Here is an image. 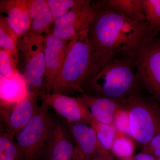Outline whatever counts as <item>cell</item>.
I'll return each instance as SVG.
<instances>
[{"instance_id":"obj_4","label":"cell","mask_w":160,"mask_h":160,"mask_svg":"<svg viewBox=\"0 0 160 160\" xmlns=\"http://www.w3.org/2000/svg\"><path fill=\"white\" fill-rule=\"evenodd\" d=\"M131 137L141 146L160 131V106L155 98L138 87L124 101Z\"/></svg>"},{"instance_id":"obj_31","label":"cell","mask_w":160,"mask_h":160,"mask_svg":"<svg viewBox=\"0 0 160 160\" xmlns=\"http://www.w3.org/2000/svg\"><path fill=\"white\" fill-rule=\"evenodd\" d=\"M156 100L157 101L159 105V106H160V96Z\"/></svg>"},{"instance_id":"obj_11","label":"cell","mask_w":160,"mask_h":160,"mask_svg":"<svg viewBox=\"0 0 160 160\" xmlns=\"http://www.w3.org/2000/svg\"><path fill=\"white\" fill-rule=\"evenodd\" d=\"M38 95L29 91L24 99L9 107H1V116L5 128L12 136L18 134L35 114L38 106Z\"/></svg>"},{"instance_id":"obj_29","label":"cell","mask_w":160,"mask_h":160,"mask_svg":"<svg viewBox=\"0 0 160 160\" xmlns=\"http://www.w3.org/2000/svg\"><path fill=\"white\" fill-rule=\"evenodd\" d=\"M73 160H86L78 147L76 148Z\"/></svg>"},{"instance_id":"obj_19","label":"cell","mask_w":160,"mask_h":160,"mask_svg":"<svg viewBox=\"0 0 160 160\" xmlns=\"http://www.w3.org/2000/svg\"><path fill=\"white\" fill-rule=\"evenodd\" d=\"M17 36L8 25L6 17L0 18V46L10 56L15 64L18 62Z\"/></svg>"},{"instance_id":"obj_24","label":"cell","mask_w":160,"mask_h":160,"mask_svg":"<svg viewBox=\"0 0 160 160\" xmlns=\"http://www.w3.org/2000/svg\"><path fill=\"white\" fill-rule=\"evenodd\" d=\"M146 21L160 29V0H143Z\"/></svg>"},{"instance_id":"obj_7","label":"cell","mask_w":160,"mask_h":160,"mask_svg":"<svg viewBox=\"0 0 160 160\" xmlns=\"http://www.w3.org/2000/svg\"><path fill=\"white\" fill-rule=\"evenodd\" d=\"M18 41V51L24 57V77L30 91L38 95L43 88L45 78L46 35H37L29 31Z\"/></svg>"},{"instance_id":"obj_28","label":"cell","mask_w":160,"mask_h":160,"mask_svg":"<svg viewBox=\"0 0 160 160\" xmlns=\"http://www.w3.org/2000/svg\"><path fill=\"white\" fill-rule=\"evenodd\" d=\"M136 160H157V158L148 153L141 152L134 157Z\"/></svg>"},{"instance_id":"obj_5","label":"cell","mask_w":160,"mask_h":160,"mask_svg":"<svg viewBox=\"0 0 160 160\" xmlns=\"http://www.w3.org/2000/svg\"><path fill=\"white\" fill-rule=\"evenodd\" d=\"M48 107L42 102L31 121L16 136L22 160H38L44 153L55 124Z\"/></svg>"},{"instance_id":"obj_1","label":"cell","mask_w":160,"mask_h":160,"mask_svg":"<svg viewBox=\"0 0 160 160\" xmlns=\"http://www.w3.org/2000/svg\"><path fill=\"white\" fill-rule=\"evenodd\" d=\"M93 17L88 38L91 49L90 68L122 57L135 58L141 47L160 29L146 21L128 19L108 6L107 1L92 2Z\"/></svg>"},{"instance_id":"obj_30","label":"cell","mask_w":160,"mask_h":160,"mask_svg":"<svg viewBox=\"0 0 160 160\" xmlns=\"http://www.w3.org/2000/svg\"><path fill=\"white\" fill-rule=\"evenodd\" d=\"M132 157L129 158H122V159H119V160H132Z\"/></svg>"},{"instance_id":"obj_3","label":"cell","mask_w":160,"mask_h":160,"mask_svg":"<svg viewBox=\"0 0 160 160\" xmlns=\"http://www.w3.org/2000/svg\"><path fill=\"white\" fill-rule=\"evenodd\" d=\"M91 62L88 34L76 37L69 41L51 93L69 96L78 92L83 94L82 86L89 73Z\"/></svg>"},{"instance_id":"obj_21","label":"cell","mask_w":160,"mask_h":160,"mask_svg":"<svg viewBox=\"0 0 160 160\" xmlns=\"http://www.w3.org/2000/svg\"><path fill=\"white\" fill-rule=\"evenodd\" d=\"M135 148L134 142L130 136L117 131L111 149L114 156L120 159L132 157Z\"/></svg>"},{"instance_id":"obj_6","label":"cell","mask_w":160,"mask_h":160,"mask_svg":"<svg viewBox=\"0 0 160 160\" xmlns=\"http://www.w3.org/2000/svg\"><path fill=\"white\" fill-rule=\"evenodd\" d=\"M138 87L156 99L160 96V38H151L135 58Z\"/></svg>"},{"instance_id":"obj_12","label":"cell","mask_w":160,"mask_h":160,"mask_svg":"<svg viewBox=\"0 0 160 160\" xmlns=\"http://www.w3.org/2000/svg\"><path fill=\"white\" fill-rule=\"evenodd\" d=\"M69 42L59 38L52 33L46 36L45 74L42 91L46 94L51 93L55 80L62 68Z\"/></svg>"},{"instance_id":"obj_27","label":"cell","mask_w":160,"mask_h":160,"mask_svg":"<svg viewBox=\"0 0 160 160\" xmlns=\"http://www.w3.org/2000/svg\"><path fill=\"white\" fill-rule=\"evenodd\" d=\"M142 152L151 155L156 158L160 157V131L143 146Z\"/></svg>"},{"instance_id":"obj_25","label":"cell","mask_w":160,"mask_h":160,"mask_svg":"<svg viewBox=\"0 0 160 160\" xmlns=\"http://www.w3.org/2000/svg\"><path fill=\"white\" fill-rule=\"evenodd\" d=\"M18 72L9 53L4 49L0 50V75L4 77L10 78Z\"/></svg>"},{"instance_id":"obj_8","label":"cell","mask_w":160,"mask_h":160,"mask_svg":"<svg viewBox=\"0 0 160 160\" xmlns=\"http://www.w3.org/2000/svg\"><path fill=\"white\" fill-rule=\"evenodd\" d=\"M92 17V1L82 0L62 17L54 21L51 33L67 41L78 36L88 34Z\"/></svg>"},{"instance_id":"obj_16","label":"cell","mask_w":160,"mask_h":160,"mask_svg":"<svg viewBox=\"0 0 160 160\" xmlns=\"http://www.w3.org/2000/svg\"><path fill=\"white\" fill-rule=\"evenodd\" d=\"M28 85L19 72L10 78L0 75L1 107H9L24 99L29 93Z\"/></svg>"},{"instance_id":"obj_15","label":"cell","mask_w":160,"mask_h":160,"mask_svg":"<svg viewBox=\"0 0 160 160\" xmlns=\"http://www.w3.org/2000/svg\"><path fill=\"white\" fill-rule=\"evenodd\" d=\"M77 98L88 108L95 120L103 124H113L117 112L124 107V102L108 98L86 93Z\"/></svg>"},{"instance_id":"obj_13","label":"cell","mask_w":160,"mask_h":160,"mask_svg":"<svg viewBox=\"0 0 160 160\" xmlns=\"http://www.w3.org/2000/svg\"><path fill=\"white\" fill-rule=\"evenodd\" d=\"M72 137L62 124H54L46 145L48 160H73L76 145Z\"/></svg>"},{"instance_id":"obj_18","label":"cell","mask_w":160,"mask_h":160,"mask_svg":"<svg viewBox=\"0 0 160 160\" xmlns=\"http://www.w3.org/2000/svg\"><path fill=\"white\" fill-rule=\"evenodd\" d=\"M107 2L110 8L128 19L146 21L143 0H108Z\"/></svg>"},{"instance_id":"obj_26","label":"cell","mask_w":160,"mask_h":160,"mask_svg":"<svg viewBox=\"0 0 160 160\" xmlns=\"http://www.w3.org/2000/svg\"><path fill=\"white\" fill-rule=\"evenodd\" d=\"M113 124L117 131L125 132L131 137L129 114L124 107L117 112Z\"/></svg>"},{"instance_id":"obj_32","label":"cell","mask_w":160,"mask_h":160,"mask_svg":"<svg viewBox=\"0 0 160 160\" xmlns=\"http://www.w3.org/2000/svg\"><path fill=\"white\" fill-rule=\"evenodd\" d=\"M157 160H160V157L157 158Z\"/></svg>"},{"instance_id":"obj_9","label":"cell","mask_w":160,"mask_h":160,"mask_svg":"<svg viewBox=\"0 0 160 160\" xmlns=\"http://www.w3.org/2000/svg\"><path fill=\"white\" fill-rule=\"evenodd\" d=\"M42 102L51 106L69 123H82L91 125L94 118L89 109L77 98L60 93L46 94L42 91L38 92Z\"/></svg>"},{"instance_id":"obj_10","label":"cell","mask_w":160,"mask_h":160,"mask_svg":"<svg viewBox=\"0 0 160 160\" xmlns=\"http://www.w3.org/2000/svg\"><path fill=\"white\" fill-rule=\"evenodd\" d=\"M69 131L86 160H113L114 155L106 149L89 124L69 122Z\"/></svg>"},{"instance_id":"obj_2","label":"cell","mask_w":160,"mask_h":160,"mask_svg":"<svg viewBox=\"0 0 160 160\" xmlns=\"http://www.w3.org/2000/svg\"><path fill=\"white\" fill-rule=\"evenodd\" d=\"M135 58H117L89 69L84 93L124 102L138 87Z\"/></svg>"},{"instance_id":"obj_23","label":"cell","mask_w":160,"mask_h":160,"mask_svg":"<svg viewBox=\"0 0 160 160\" xmlns=\"http://www.w3.org/2000/svg\"><path fill=\"white\" fill-rule=\"evenodd\" d=\"M54 21L62 17L82 0H46Z\"/></svg>"},{"instance_id":"obj_14","label":"cell","mask_w":160,"mask_h":160,"mask_svg":"<svg viewBox=\"0 0 160 160\" xmlns=\"http://www.w3.org/2000/svg\"><path fill=\"white\" fill-rule=\"evenodd\" d=\"M0 9L6 13L7 23L18 40L29 31L31 19L28 0H1Z\"/></svg>"},{"instance_id":"obj_20","label":"cell","mask_w":160,"mask_h":160,"mask_svg":"<svg viewBox=\"0 0 160 160\" xmlns=\"http://www.w3.org/2000/svg\"><path fill=\"white\" fill-rule=\"evenodd\" d=\"M13 137L3 126H1L0 160H22L19 149Z\"/></svg>"},{"instance_id":"obj_17","label":"cell","mask_w":160,"mask_h":160,"mask_svg":"<svg viewBox=\"0 0 160 160\" xmlns=\"http://www.w3.org/2000/svg\"><path fill=\"white\" fill-rule=\"evenodd\" d=\"M31 19L29 31L37 35H48L54 22L52 15L46 0H28Z\"/></svg>"},{"instance_id":"obj_22","label":"cell","mask_w":160,"mask_h":160,"mask_svg":"<svg viewBox=\"0 0 160 160\" xmlns=\"http://www.w3.org/2000/svg\"><path fill=\"white\" fill-rule=\"evenodd\" d=\"M91 125L100 142L107 150L111 151L117 130L114 124H105L93 119Z\"/></svg>"}]
</instances>
